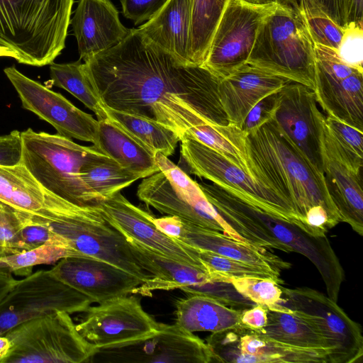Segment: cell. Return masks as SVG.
I'll use <instances>...</instances> for the list:
<instances>
[{"label":"cell","mask_w":363,"mask_h":363,"mask_svg":"<svg viewBox=\"0 0 363 363\" xmlns=\"http://www.w3.org/2000/svg\"><path fill=\"white\" fill-rule=\"evenodd\" d=\"M84 62L106 108L156 121L180 140L191 127L229 123L219 96L221 79L204 66L182 64L138 28Z\"/></svg>","instance_id":"cell-1"},{"label":"cell","mask_w":363,"mask_h":363,"mask_svg":"<svg viewBox=\"0 0 363 363\" xmlns=\"http://www.w3.org/2000/svg\"><path fill=\"white\" fill-rule=\"evenodd\" d=\"M198 184L220 216L249 244L307 257L320 274L328 296L337 301L345 272L326 236H313L234 190L213 183Z\"/></svg>","instance_id":"cell-2"},{"label":"cell","mask_w":363,"mask_h":363,"mask_svg":"<svg viewBox=\"0 0 363 363\" xmlns=\"http://www.w3.org/2000/svg\"><path fill=\"white\" fill-rule=\"evenodd\" d=\"M250 176L286 201L308 233L307 212L323 206L337 225L340 218L319 172L272 118L246 135ZM310 234V233H309Z\"/></svg>","instance_id":"cell-3"},{"label":"cell","mask_w":363,"mask_h":363,"mask_svg":"<svg viewBox=\"0 0 363 363\" xmlns=\"http://www.w3.org/2000/svg\"><path fill=\"white\" fill-rule=\"evenodd\" d=\"M74 0H0V45L19 63L50 65L65 47Z\"/></svg>","instance_id":"cell-4"},{"label":"cell","mask_w":363,"mask_h":363,"mask_svg":"<svg viewBox=\"0 0 363 363\" xmlns=\"http://www.w3.org/2000/svg\"><path fill=\"white\" fill-rule=\"evenodd\" d=\"M21 162L46 191L80 207L98 208L104 200L81 177L84 163L99 150L59 134L21 132Z\"/></svg>","instance_id":"cell-5"},{"label":"cell","mask_w":363,"mask_h":363,"mask_svg":"<svg viewBox=\"0 0 363 363\" xmlns=\"http://www.w3.org/2000/svg\"><path fill=\"white\" fill-rule=\"evenodd\" d=\"M247 64L314 89L315 43L303 17L278 2L258 29Z\"/></svg>","instance_id":"cell-6"},{"label":"cell","mask_w":363,"mask_h":363,"mask_svg":"<svg viewBox=\"0 0 363 363\" xmlns=\"http://www.w3.org/2000/svg\"><path fill=\"white\" fill-rule=\"evenodd\" d=\"M3 335L9 340L10 348L1 363L90 362L98 352L65 311L32 319Z\"/></svg>","instance_id":"cell-7"},{"label":"cell","mask_w":363,"mask_h":363,"mask_svg":"<svg viewBox=\"0 0 363 363\" xmlns=\"http://www.w3.org/2000/svg\"><path fill=\"white\" fill-rule=\"evenodd\" d=\"M49 225L86 257L110 263L144 282L155 278L137 258L127 238L104 218L98 208L68 203L57 221Z\"/></svg>","instance_id":"cell-8"},{"label":"cell","mask_w":363,"mask_h":363,"mask_svg":"<svg viewBox=\"0 0 363 363\" xmlns=\"http://www.w3.org/2000/svg\"><path fill=\"white\" fill-rule=\"evenodd\" d=\"M92 303L89 297L57 279L50 270L32 272L16 280L0 298V335L52 312H85Z\"/></svg>","instance_id":"cell-9"},{"label":"cell","mask_w":363,"mask_h":363,"mask_svg":"<svg viewBox=\"0 0 363 363\" xmlns=\"http://www.w3.org/2000/svg\"><path fill=\"white\" fill-rule=\"evenodd\" d=\"M281 303L308 323L328 342L330 363H354L363 356L360 325L328 296L308 287L281 288Z\"/></svg>","instance_id":"cell-10"},{"label":"cell","mask_w":363,"mask_h":363,"mask_svg":"<svg viewBox=\"0 0 363 363\" xmlns=\"http://www.w3.org/2000/svg\"><path fill=\"white\" fill-rule=\"evenodd\" d=\"M277 4L229 0L203 66L222 79L247 64L261 23Z\"/></svg>","instance_id":"cell-11"},{"label":"cell","mask_w":363,"mask_h":363,"mask_svg":"<svg viewBox=\"0 0 363 363\" xmlns=\"http://www.w3.org/2000/svg\"><path fill=\"white\" fill-rule=\"evenodd\" d=\"M180 141L181 159L191 174L237 191L257 205L296 223L306 232L290 205L244 169L194 139L182 137Z\"/></svg>","instance_id":"cell-12"},{"label":"cell","mask_w":363,"mask_h":363,"mask_svg":"<svg viewBox=\"0 0 363 363\" xmlns=\"http://www.w3.org/2000/svg\"><path fill=\"white\" fill-rule=\"evenodd\" d=\"M85 313L77 328L98 350L135 343L155 334L160 327L133 296L90 306Z\"/></svg>","instance_id":"cell-13"},{"label":"cell","mask_w":363,"mask_h":363,"mask_svg":"<svg viewBox=\"0 0 363 363\" xmlns=\"http://www.w3.org/2000/svg\"><path fill=\"white\" fill-rule=\"evenodd\" d=\"M314 93L323 110L363 132V70L348 65L336 50L315 44Z\"/></svg>","instance_id":"cell-14"},{"label":"cell","mask_w":363,"mask_h":363,"mask_svg":"<svg viewBox=\"0 0 363 363\" xmlns=\"http://www.w3.org/2000/svg\"><path fill=\"white\" fill-rule=\"evenodd\" d=\"M216 362L330 363V351L294 347L270 339L242 324L206 338Z\"/></svg>","instance_id":"cell-15"},{"label":"cell","mask_w":363,"mask_h":363,"mask_svg":"<svg viewBox=\"0 0 363 363\" xmlns=\"http://www.w3.org/2000/svg\"><path fill=\"white\" fill-rule=\"evenodd\" d=\"M4 72L25 109L50 123L62 136L93 145L96 143L99 121L91 114L77 108L62 94L26 77L14 66Z\"/></svg>","instance_id":"cell-16"},{"label":"cell","mask_w":363,"mask_h":363,"mask_svg":"<svg viewBox=\"0 0 363 363\" xmlns=\"http://www.w3.org/2000/svg\"><path fill=\"white\" fill-rule=\"evenodd\" d=\"M98 210L127 240L171 259L207 272L199 257L198 249L163 232L155 224L152 215L131 203L121 192L104 199Z\"/></svg>","instance_id":"cell-17"},{"label":"cell","mask_w":363,"mask_h":363,"mask_svg":"<svg viewBox=\"0 0 363 363\" xmlns=\"http://www.w3.org/2000/svg\"><path fill=\"white\" fill-rule=\"evenodd\" d=\"M317 104L313 89L291 82L278 91L273 119L311 164L323 174L325 117Z\"/></svg>","instance_id":"cell-18"},{"label":"cell","mask_w":363,"mask_h":363,"mask_svg":"<svg viewBox=\"0 0 363 363\" xmlns=\"http://www.w3.org/2000/svg\"><path fill=\"white\" fill-rule=\"evenodd\" d=\"M111 362L212 363L215 357L201 338L176 324L160 323L155 334L121 347L99 350Z\"/></svg>","instance_id":"cell-19"},{"label":"cell","mask_w":363,"mask_h":363,"mask_svg":"<svg viewBox=\"0 0 363 363\" xmlns=\"http://www.w3.org/2000/svg\"><path fill=\"white\" fill-rule=\"evenodd\" d=\"M50 272L64 284L98 303L133 294L144 283L118 267L90 257H65Z\"/></svg>","instance_id":"cell-20"},{"label":"cell","mask_w":363,"mask_h":363,"mask_svg":"<svg viewBox=\"0 0 363 363\" xmlns=\"http://www.w3.org/2000/svg\"><path fill=\"white\" fill-rule=\"evenodd\" d=\"M155 223L163 232L199 250L208 251L279 273L291 267L290 263L265 248L234 240L220 232L193 225L177 217L155 218Z\"/></svg>","instance_id":"cell-21"},{"label":"cell","mask_w":363,"mask_h":363,"mask_svg":"<svg viewBox=\"0 0 363 363\" xmlns=\"http://www.w3.org/2000/svg\"><path fill=\"white\" fill-rule=\"evenodd\" d=\"M137 196L140 201L162 213L220 232L230 238L249 244L220 216L207 199L201 201L189 199L174 189L160 171L143 179L138 187Z\"/></svg>","instance_id":"cell-22"},{"label":"cell","mask_w":363,"mask_h":363,"mask_svg":"<svg viewBox=\"0 0 363 363\" xmlns=\"http://www.w3.org/2000/svg\"><path fill=\"white\" fill-rule=\"evenodd\" d=\"M323 176L330 197L340 222L347 223L363 235V191L362 171L354 169L324 123L323 134Z\"/></svg>","instance_id":"cell-23"},{"label":"cell","mask_w":363,"mask_h":363,"mask_svg":"<svg viewBox=\"0 0 363 363\" xmlns=\"http://www.w3.org/2000/svg\"><path fill=\"white\" fill-rule=\"evenodd\" d=\"M70 24L79 59L84 61L117 45L130 31L121 22L118 10L109 0H79Z\"/></svg>","instance_id":"cell-24"},{"label":"cell","mask_w":363,"mask_h":363,"mask_svg":"<svg viewBox=\"0 0 363 363\" xmlns=\"http://www.w3.org/2000/svg\"><path fill=\"white\" fill-rule=\"evenodd\" d=\"M290 80L245 64L219 83L218 92L229 123L242 128L251 108Z\"/></svg>","instance_id":"cell-25"},{"label":"cell","mask_w":363,"mask_h":363,"mask_svg":"<svg viewBox=\"0 0 363 363\" xmlns=\"http://www.w3.org/2000/svg\"><path fill=\"white\" fill-rule=\"evenodd\" d=\"M191 0H168L150 20L138 28L151 43L182 64L195 65L189 54Z\"/></svg>","instance_id":"cell-26"},{"label":"cell","mask_w":363,"mask_h":363,"mask_svg":"<svg viewBox=\"0 0 363 363\" xmlns=\"http://www.w3.org/2000/svg\"><path fill=\"white\" fill-rule=\"evenodd\" d=\"M99 121L94 147L142 179L160 171L156 154L126 132L108 116Z\"/></svg>","instance_id":"cell-27"},{"label":"cell","mask_w":363,"mask_h":363,"mask_svg":"<svg viewBox=\"0 0 363 363\" xmlns=\"http://www.w3.org/2000/svg\"><path fill=\"white\" fill-rule=\"evenodd\" d=\"M0 201L28 215L33 223H50L45 191L22 162L0 166Z\"/></svg>","instance_id":"cell-28"},{"label":"cell","mask_w":363,"mask_h":363,"mask_svg":"<svg viewBox=\"0 0 363 363\" xmlns=\"http://www.w3.org/2000/svg\"><path fill=\"white\" fill-rule=\"evenodd\" d=\"M175 306V324L190 333H217L240 324L242 311L206 296L190 294L177 300Z\"/></svg>","instance_id":"cell-29"},{"label":"cell","mask_w":363,"mask_h":363,"mask_svg":"<svg viewBox=\"0 0 363 363\" xmlns=\"http://www.w3.org/2000/svg\"><path fill=\"white\" fill-rule=\"evenodd\" d=\"M263 335L294 347L332 350L327 341L308 323L281 305L279 310L267 309V322L256 330Z\"/></svg>","instance_id":"cell-30"},{"label":"cell","mask_w":363,"mask_h":363,"mask_svg":"<svg viewBox=\"0 0 363 363\" xmlns=\"http://www.w3.org/2000/svg\"><path fill=\"white\" fill-rule=\"evenodd\" d=\"M80 173L85 184L103 199L113 196L142 179L99 150L86 160Z\"/></svg>","instance_id":"cell-31"},{"label":"cell","mask_w":363,"mask_h":363,"mask_svg":"<svg viewBox=\"0 0 363 363\" xmlns=\"http://www.w3.org/2000/svg\"><path fill=\"white\" fill-rule=\"evenodd\" d=\"M229 0H191L189 54L191 62L203 66L219 21Z\"/></svg>","instance_id":"cell-32"},{"label":"cell","mask_w":363,"mask_h":363,"mask_svg":"<svg viewBox=\"0 0 363 363\" xmlns=\"http://www.w3.org/2000/svg\"><path fill=\"white\" fill-rule=\"evenodd\" d=\"M246 135L242 128L228 123L226 125L203 124L194 126L182 137L194 139L214 150L250 174L245 148Z\"/></svg>","instance_id":"cell-33"},{"label":"cell","mask_w":363,"mask_h":363,"mask_svg":"<svg viewBox=\"0 0 363 363\" xmlns=\"http://www.w3.org/2000/svg\"><path fill=\"white\" fill-rule=\"evenodd\" d=\"M105 110L112 120L155 154L169 157L174 152L180 137L173 130L144 117Z\"/></svg>","instance_id":"cell-34"},{"label":"cell","mask_w":363,"mask_h":363,"mask_svg":"<svg viewBox=\"0 0 363 363\" xmlns=\"http://www.w3.org/2000/svg\"><path fill=\"white\" fill-rule=\"evenodd\" d=\"M78 61L50 66L52 84L62 88L92 111L101 121L108 116L103 104L85 69L84 63Z\"/></svg>","instance_id":"cell-35"},{"label":"cell","mask_w":363,"mask_h":363,"mask_svg":"<svg viewBox=\"0 0 363 363\" xmlns=\"http://www.w3.org/2000/svg\"><path fill=\"white\" fill-rule=\"evenodd\" d=\"M68 257H86L72 247L45 245L0 257V269L12 274L26 277L33 272V269L35 266L57 263Z\"/></svg>","instance_id":"cell-36"},{"label":"cell","mask_w":363,"mask_h":363,"mask_svg":"<svg viewBox=\"0 0 363 363\" xmlns=\"http://www.w3.org/2000/svg\"><path fill=\"white\" fill-rule=\"evenodd\" d=\"M199 257L213 281H228L232 279L255 277L272 279L279 284L280 273L248 264L208 251L199 250Z\"/></svg>","instance_id":"cell-37"},{"label":"cell","mask_w":363,"mask_h":363,"mask_svg":"<svg viewBox=\"0 0 363 363\" xmlns=\"http://www.w3.org/2000/svg\"><path fill=\"white\" fill-rule=\"evenodd\" d=\"M237 291L257 305L267 309L278 310L283 301L282 290L279 284L272 279L244 277L232 279Z\"/></svg>","instance_id":"cell-38"},{"label":"cell","mask_w":363,"mask_h":363,"mask_svg":"<svg viewBox=\"0 0 363 363\" xmlns=\"http://www.w3.org/2000/svg\"><path fill=\"white\" fill-rule=\"evenodd\" d=\"M31 218L0 201V257L22 252L20 232Z\"/></svg>","instance_id":"cell-39"},{"label":"cell","mask_w":363,"mask_h":363,"mask_svg":"<svg viewBox=\"0 0 363 363\" xmlns=\"http://www.w3.org/2000/svg\"><path fill=\"white\" fill-rule=\"evenodd\" d=\"M325 124L352 165L356 169L362 170L363 132L330 116L325 117Z\"/></svg>","instance_id":"cell-40"},{"label":"cell","mask_w":363,"mask_h":363,"mask_svg":"<svg viewBox=\"0 0 363 363\" xmlns=\"http://www.w3.org/2000/svg\"><path fill=\"white\" fill-rule=\"evenodd\" d=\"M302 16H325L342 27L348 23L351 0H276Z\"/></svg>","instance_id":"cell-41"},{"label":"cell","mask_w":363,"mask_h":363,"mask_svg":"<svg viewBox=\"0 0 363 363\" xmlns=\"http://www.w3.org/2000/svg\"><path fill=\"white\" fill-rule=\"evenodd\" d=\"M178 289L188 294L203 295L211 297L226 306L245 310L257 305L250 299L239 293L231 282L209 281L203 284L187 285Z\"/></svg>","instance_id":"cell-42"},{"label":"cell","mask_w":363,"mask_h":363,"mask_svg":"<svg viewBox=\"0 0 363 363\" xmlns=\"http://www.w3.org/2000/svg\"><path fill=\"white\" fill-rule=\"evenodd\" d=\"M155 157L160 171L165 175L174 189L193 201H201L206 199V197L198 182L192 180L168 157L157 153Z\"/></svg>","instance_id":"cell-43"},{"label":"cell","mask_w":363,"mask_h":363,"mask_svg":"<svg viewBox=\"0 0 363 363\" xmlns=\"http://www.w3.org/2000/svg\"><path fill=\"white\" fill-rule=\"evenodd\" d=\"M303 18L315 44L338 50L344 34L343 27L325 16H309Z\"/></svg>","instance_id":"cell-44"},{"label":"cell","mask_w":363,"mask_h":363,"mask_svg":"<svg viewBox=\"0 0 363 363\" xmlns=\"http://www.w3.org/2000/svg\"><path fill=\"white\" fill-rule=\"evenodd\" d=\"M344 29L343 37L337 50V55L348 65L363 70L362 23L350 22Z\"/></svg>","instance_id":"cell-45"},{"label":"cell","mask_w":363,"mask_h":363,"mask_svg":"<svg viewBox=\"0 0 363 363\" xmlns=\"http://www.w3.org/2000/svg\"><path fill=\"white\" fill-rule=\"evenodd\" d=\"M20 237L22 252L45 245L72 247L66 239L55 233L49 224L46 223H33L28 220L22 226Z\"/></svg>","instance_id":"cell-46"},{"label":"cell","mask_w":363,"mask_h":363,"mask_svg":"<svg viewBox=\"0 0 363 363\" xmlns=\"http://www.w3.org/2000/svg\"><path fill=\"white\" fill-rule=\"evenodd\" d=\"M279 91L262 99L249 111L241 128L246 135L273 118L277 106Z\"/></svg>","instance_id":"cell-47"},{"label":"cell","mask_w":363,"mask_h":363,"mask_svg":"<svg viewBox=\"0 0 363 363\" xmlns=\"http://www.w3.org/2000/svg\"><path fill=\"white\" fill-rule=\"evenodd\" d=\"M168 0H121L124 16L135 26L152 18Z\"/></svg>","instance_id":"cell-48"},{"label":"cell","mask_w":363,"mask_h":363,"mask_svg":"<svg viewBox=\"0 0 363 363\" xmlns=\"http://www.w3.org/2000/svg\"><path fill=\"white\" fill-rule=\"evenodd\" d=\"M22 138L17 130L0 135V166H13L21 162Z\"/></svg>","instance_id":"cell-49"},{"label":"cell","mask_w":363,"mask_h":363,"mask_svg":"<svg viewBox=\"0 0 363 363\" xmlns=\"http://www.w3.org/2000/svg\"><path fill=\"white\" fill-rule=\"evenodd\" d=\"M267 322V309L261 305L242 310L240 324L253 330L262 328Z\"/></svg>","instance_id":"cell-50"},{"label":"cell","mask_w":363,"mask_h":363,"mask_svg":"<svg viewBox=\"0 0 363 363\" xmlns=\"http://www.w3.org/2000/svg\"><path fill=\"white\" fill-rule=\"evenodd\" d=\"M363 0H351V6L348 17L350 22L363 23Z\"/></svg>","instance_id":"cell-51"},{"label":"cell","mask_w":363,"mask_h":363,"mask_svg":"<svg viewBox=\"0 0 363 363\" xmlns=\"http://www.w3.org/2000/svg\"><path fill=\"white\" fill-rule=\"evenodd\" d=\"M16 281L11 273L0 269V298L11 288Z\"/></svg>","instance_id":"cell-52"},{"label":"cell","mask_w":363,"mask_h":363,"mask_svg":"<svg viewBox=\"0 0 363 363\" xmlns=\"http://www.w3.org/2000/svg\"><path fill=\"white\" fill-rule=\"evenodd\" d=\"M10 348V342L4 335H0V363L7 355Z\"/></svg>","instance_id":"cell-53"},{"label":"cell","mask_w":363,"mask_h":363,"mask_svg":"<svg viewBox=\"0 0 363 363\" xmlns=\"http://www.w3.org/2000/svg\"><path fill=\"white\" fill-rule=\"evenodd\" d=\"M0 57H9L15 60L17 59V55L12 50L7 47L0 45Z\"/></svg>","instance_id":"cell-54"},{"label":"cell","mask_w":363,"mask_h":363,"mask_svg":"<svg viewBox=\"0 0 363 363\" xmlns=\"http://www.w3.org/2000/svg\"><path fill=\"white\" fill-rule=\"evenodd\" d=\"M245 1L249 3L255 4H262L269 3L271 1H274L272 0H245Z\"/></svg>","instance_id":"cell-55"}]
</instances>
